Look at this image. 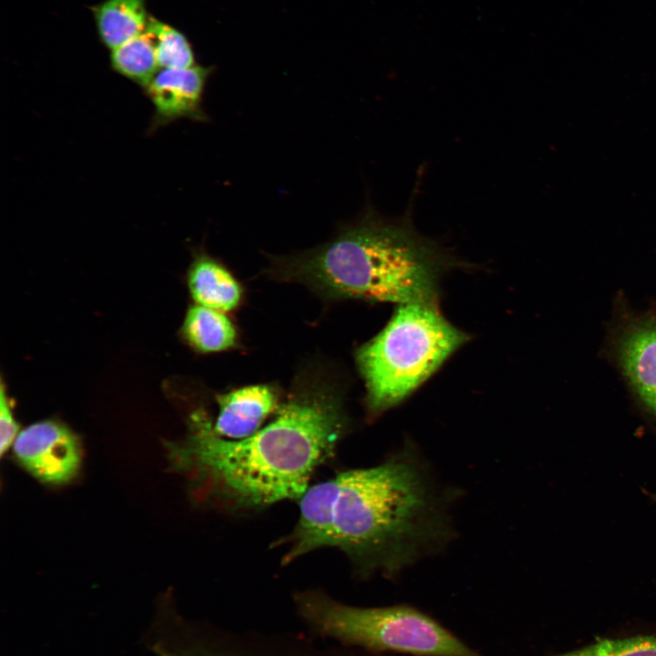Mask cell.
Here are the masks:
<instances>
[{
  "label": "cell",
  "instance_id": "1",
  "mask_svg": "<svg viewBox=\"0 0 656 656\" xmlns=\"http://www.w3.org/2000/svg\"><path fill=\"white\" fill-rule=\"evenodd\" d=\"M299 503L298 522L278 543L286 547L283 564L333 547L364 577H395L449 533L444 504L408 447L378 466L309 487Z\"/></svg>",
  "mask_w": 656,
  "mask_h": 656
},
{
  "label": "cell",
  "instance_id": "2",
  "mask_svg": "<svg viewBox=\"0 0 656 656\" xmlns=\"http://www.w3.org/2000/svg\"><path fill=\"white\" fill-rule=\"evenodd\" d=\"M190 423L187 437L169 445L171 462L215 498L239 508L299 500L349 426L342 393L313 372L296 380L276 417L249 437L218 436L202 411Z\"/></svg>",
  "mask_w": 656,
  "mask_h": 656
},
{
  "label": "cell",
  "instance_id": "3",
  "mask_svg": "<svg viewBox=\"0 0 656 656\" xmlns=\"http://www.w3.org/2000/svg\"><path fill=\"white\" fill-rule=\"evenodd\" d=\"M451 262L416 231L410 212L386 220L370 210L330 241L273 262L272 271L328 298L437 305L439 280Z\"/></svg>",
  "mask_w": 656,
  "mask_h": 656
},
{
  "label": "cell",
  "instance_id": "4",
  "mask_svg": "<svg viewBox=\"0 0 656 656\" xmlns=\"http://www.w3.org/2000/svg\"><path fill=\"white\" fill-rule=\"evenodd\" d=\"M468 339L437 305L399 304L383 330L355 354L368 416L405 401Z\"/></svg>",
  "mask_w": 656,
  "mask_h": 656
},
{
  "label": "cell",
  "instance_id": "5",
  "mask_svg": "<svg viewBox=\"0 0 656 656\" xmlns=\"http://www.w3.org/2000/svg\"><path fill=\"white\" fill-rule=\"evenodd\" d=\"M294 602L313 632L347 645L417 656H477L434 619L409 606L354 607L321 590L300 591Z\"/></svg>",
  "mask_w": 656,
  "mask_h": 656
},
{
  "label": "cell",
  "instance_id": "6",
  "mask_svg": "<svg viewBox=\"0 0 656 656\" xmlns=\"http://www.w3.org/2000/svg\"><path fill=\"white\" fill-rule=\"evenodd\" d=\"M606 347L635 402L656 420V302L636 311L620 301Z\"/></svg>",
  "mask_w": 656,
  "mask_h": 656
},
{
  "label": "cell",
  "instance_id": "7",
  "mask_svg": "<svg viewBox=\"0 0 656 656\" xmlns=\"http://www.w3.org/2000/svg\"><path fill=\"white\" fill-rule=\"evenodd\" d=\"M13 445L17 461L42 482L64 484L79 471L82 459L79 439L62 423L53 420L34 423L18 433Z\"/></svg>",
  "mask_w": 656,
  "mask_h": 656
},
{
  "label": "cell",
  "instance_id": "8",
  "mask_svg": "<svg viewBox=\"0 0 656 656\" xmlns=\"http://www.w3.org/2000/svg\"><path fill=\"white\" fill-rule=\"evenodd\" d=\"M212 67L195 65L187 68H160L143 88L154 114L149 131L179 118L205 121L202 108L205 86Z\"/></svg>",
  "mask_w": 656,
  "mask_h": 656
},
{
  "label": "cell",
  "instance_id": "9",
  "mask_svg": "<svg viewBox=\"0 0 656 656\" xmlns=\"http://www.w3.org/2000/svg\"><path fill=\"white\" fill-rule=\"evenodd\" d=\"M217 402L219 413L212 428L218 436L231 440L243 439L256 433L282 405L277 390L269 384L234 389L218 395Z\"/></svg>",
  "mask_w": 656,
  "mask_h": 656
},
{
  "label": "cell",
  "instance_id": "10",
  "mask_svg": "<svg viewBox=\"0 0 656 656\" xmlns=\"http://www.w3.org/2000/svg\"><path fill=\"white\" fill-rule=\"evenodd\" d=\"M188 285L196 304L220 312L235 309L242 295L240 283L220 262L200 255L192 262Z\"/></svg>",
  "mask_w": 656,
  "mask_h": 656
},
{
  "label": "cell",
  "instance_id": "11",
  "mask_svg": "<svg viewBox=\"0 0 656 656\" xmlns=\"http://www.w3.org/2000/svg\"><path fill=\"white\" fill-rule=\"evenodd\" d=\"M91 10L99 38L110 51L142 35L150 16L145 0H106Z\"/></svg>",
  "mask_w": 656,
  "mask_h": 656
},
{
  "label": "cell",
  "instance_id": "12",
  "mask_svg": "<svg viewBox=\"0 0 656 656\" xmlns=\"http://www.w3.org/2000/svg\"><path fill=\"white\" fill-rule=\"evenodd\" d=\"M182 333L192 347L202 353L230 349L237 341L236 328L223 312L199 304L189 308Z\"/></svg>",
  "mask_w": 656,
  "mask_h": 656
},
{
  "label": "cell",
  "instance_id": "13",
  "mask_svg": "<svg viewBox=\"0 0 656 656\" xmlns=\"http://www.w3.org/2000/svg\"><path fill=\"white\" fill-rule=\"evenodd\" d=\"M110 66L118 74L145 88L160 69L153 38L145 31L112 50Z\"/></svg>",
  "mask_w": 656,
  "mask_h": 656
},
{
  "label": "cell",
  "instance_id": "14",
  "mask_svg": "<svg viewBox=\"0 0 656 656\" xmlns=\"http://www.w3.org/2000/svg\"><path fill=\"white\" fill-rule=\"evenodd\" d=\"M146 32L154 40L159 68H187L197 65L190 41L178 29L150 15Z\"/></svg>",
  "mask_w": 656,
  "mask_h": 656
},
{
  "label": "cell",
  "instance_id": "15",
  "mask_svg": "<svg viewBox=\"0 0 656 656\" xmlns=\"http://www.w3.org/2000/svg\"><path fill=\"white\" fill-rule=\"evenodd\" d=\"M558 656H656V636L606 639Z\"/></svg>",
  "mask_w": 656,
  "mask_h": 656
},
{
  "label": "cell",
  "instance_id": "16",
  "mask_svg": "<svg viewBox=\"0 0 656 656\" xmlns=\"http://www.w3.org/2000/svg\"><path fill=\"white\" fill-rule=\"evenodd\" d=\"M19 425L15 421L12 408L6 395L5 384H1L0 391V454L3 456L5 451L14 444L18 435Z\"/></svg>",
  "mask_w": 656,
  "mask_h": 656
},
{
  "label": "cell",
  "instance_id": "17",
  "mask_svg": "<svg viewBox=\"0 0 656 656\" xmlns=\"http://www.w3.org/2000/svg\"><path fill=\"white\" fill-rule=\"evenodd\" d=\"M651 497L652 499L656 502V494H655V495H651Z\"/></svg>",
  "mask_w": 656,
  "mask_h": 656
}]
</instances>
